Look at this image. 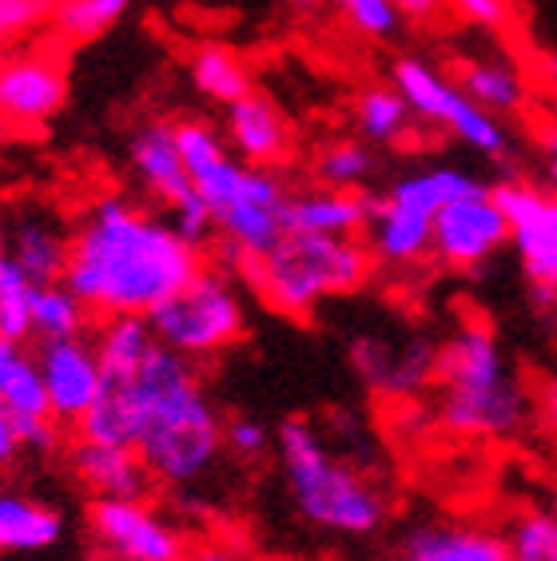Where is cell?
<instances>
[{"instance_id":"cell-1","label":"cell","mask_w":557,"mask_h":561,"mask_svg":"<svg viewBox=\"0 0 557 561\" xmlns=\"http://www.w3.org/2000/svg\"><path fill=\"white\" fill-rule=\"evenodd\" d=\"M76 438L132 446L156 486L192 490L224 458V419L200 367L168 346H151L136 375L104 378L92 411L76 422Z\"/></svg>"},{"instance_id":"cell-2","label":"cell","mask_w":557,"mask_h":561,"mask_svg":"<svg viewBox=\"0 0 557 561\" xmlns=\"http://www.w3.org/2000/svg\"><path fill=\"white\" fill-rule=\"evenodd\" d=\"M204 271V251L124 195H104L68 236L65 287L92 314H148Z\"/></svg>"},{"instance_id":"cell-3","label":"cell","mask_w":557,"mask_h":561,"mask_svg":"<svg viewBox=\"0 0 557 561\" xmlns=\"http://www.w3.org/2000/svg\"><path fill=\"white\" fill-rule=\"evenodd\" d=\"M175 148L192 175V187L207 204L215 231L224 236L227 251L239 263H255L287 239V204L291 192L275 172L247 168L231 156L227 140L207 119H180Z\"/></svg>"},{"instance_id":"cell-4","label":"cell","mask_w":557,"mask_h":561,"mask_svg":"<svg viewBox=\"0 0 557 561\" xmlns=\"http://www.w3.org/2000/svg\"><path fill=\"white\" fill-rule=\"evenodd\" d=\"M278 470L295 514L307 526L334 538H375L390 518V497L383 482L363 466L334 454L327 434L303 414L278 422L275 434Z\"/></svg>"},{"instance_id":"cell-5","label":"cell","mask_w":557,"mask_h":561,"mask_svg":"<svg viewBox=\"0 0 557 561\" xmlns=\"http://www.w3.org/2000/svg\"><path fill=\"white\" fill-rule=\"evenodd\" d=\"M439 426L458 438L505 443L534 422V394L482 319L458 323L439 355Z\"/></svg>"},{"instance_id":"cell-6","label":"cell","mask_w":557,"mask_h":561,"mask_svg":"<svg viewBox=\"0 0 557 561\" xmlns=\"http://www.w3.org/2000/svg\"><path fill=\"white\" fill-rule=\"evenodd\" d=\"M247 279L271 311L287 319H311L322 299L363 291L375 255L359 236H287L263 260L247 263Z\"/></svg>"},{"instance_id":"cell-7","label":"cell","mask_w":557,"mask_h":561,"mask_svg":"<svg viewBox=\"0 0 557 561\" xmlns=\"http://www.w3.org/2000/svg\"><path fill=\"white\" fill-rule=\"evenodd\" d=\"M144 319H148L156 343L192 358V363L224 355L247 335V311L239 291L227 275L207 267L187 287L168 295L160 307H151Z\"/></svg>"},{"instance_id":"cell-8","label":"cell","mask_w":557,"mask_h":561,"mask_svg":"<svg viewBox=\"0 0 557 561\" xmlns=\"http://www.w3.org/2000/svg\"><path fill=\"white\" fill-rule=\"evenodd\" d=\"M390 88L407 100L410 112L430 124H439L442 131H451L454 140L466 144L470 151L486 156V160H502L510 151V131L498 116L478 108L451 76H442L439 68H430L418 56H402L390 68Z\"/></svg>"},{"instance_id":"cell-9","label":"cell","mask_w":557,"mask_h":561,"mask_svg":"<svg viewBox=\"0 0 557 561\" xmlns=\"http://www.w3.org/2000/svg\"><path fill=\"white\" fill-rule=\"evenodd\" d=\"M510 248V224L502 207L493 204L490 187H478L470 195H458L430 219V255L442 267L478 275L486 263L498 260V251Z\"/></svg>"},{"instance_id":"cell-10","label":"cell","mask_w":557,"mask_h":561,"mask_svg":"<svg viewBox=\"0 0 557 561\" xmlns=\"http://www.w3.org/2000/svg\"><path fill=\"white\" fill-rule=\"evenodd\" d=\"M88 529L112 561H187L192 538L187 529L163 518L148 502H107L92 497Z\"/></svg>"},{"instance_id":"cell-11","label":"cell","mask_w":557,"mask_h":561,"mask_svg":"<svg viewBox=\"0 0 557 561\" xmlns=\"http://www.w3.org/2000/svg\"><path fill=\"white\" fill-rule=\"evenodd\" d=\"M490 195L510 224V248L522 263L525 283L557 291V195L537 192L522 180H505L490 187Z\"/></svg>"},{"instance_id":"cell-12","label":"cell","mask_w":557,"mask_h":561,"mask_svg":"<svg viewBox=\"0 0 557 561\" xmlns=\"http://www.w3.org/2000/svg\"><path fill=\"white\" fill-rule=\"evenodd\" d=\"M36 367H41L44 394H48V414L60 426H76L92 411L104 387V370H100L96 346L92 339H53V343L36 346Z\"/></svg>"},{"instance_id":"cell-13","label":"cell","mask_w":557,"mask_h":561,"mask_svg":"<svg viewBox=\"0 0 557 561\" xmlns=\"http://www.w3.org/2000/svg\"><path fill=\"white\" fill-rule=\"evenodd\" d=\"M395 561H510L505 534L466 518H422L402 529Z\"/></svg>"},{"instance_id":"cell-14","label":"cell","mask_w":557,"mask_h":561,"mask_svg":"<svg viewBox=\"0 0 557 561\" xmlns=\"http://www.w3.org/2000/svg\"><path fill=\"white\" fill-rule=\"evenodd\" d=\"M224 128H227V148L236 151L247 168H263L275 172L278 163L291 160L295 148V131H291L287 112L278 108L275 100L263 92H247L243 100L224 108Z\"/></svg>"},{"instance_id":"cell-15","label":"cell","mask_w":557,"mask_h":561,"mask_svg":"<svg viewBox=\"0 0 557 561\" xmlns=\"http://www.w3.org/2000/svg\"><path fill=\"white\" fill-rule=\"evenodd\" d=\"M68 100V76L53 56H21L0 68V116L16 124L53 119Z\"/></svg>"},{"instance_id":"cell-16","label":"cell","mask_w":557,"mask_h":561,"mask_svg":"<svg viewBox=\"0 0 557 561\" xmlns=\"http://www.w3.org/2000/svg\"><path fill=\"white\" fill-rule=\"evenodd\" d=\"M76 482L92 490V497L107 502H148L156 482H151L148 466L139 462L132 446H104V443H80L68 454Z\"/></svg>"},{"instance_id":"cell-17","label":"cell","mask_w":557,"mask_h":561,"mask_svg":"<svg viewBox=\"0 0 557 561\" xmlns=\"http://www.w3.org/2000/svg\"><path fill=\"white\" fill-rule=\"evenodd\" d=\"M128 163L144 192L156 195L163 207H175L183 195H192V175L183 168L180 148H175V124L168 119H148L128 136Z\"/></svg>"},{"instance_id":"cell-18","label":"cell","mask_w":557,"mask_h":561,"mask_svg":"<svg viewBox=\"0 0 557 561\" xmlns=\"http://www.w3.org/2000/svg\"><path fill=\"white\" fill-rule=\"evenodd\" d=\"M371 204L375 192H303L291 195L287 204V236H359L371 219Z\"/></svg>"},{"instance_id":"cell-19","label":"cell","mask_w":557,"mask_h":561,"mask_svg":"<svg viewBox=\"0 0 557 561\" xmlns=\"http://www.w3.org/2000/svg\"><path fill=\"white\" fill-rule=\"evenodd\" d=\"M65 541V514L24 490L0 486V553H44Z\"/></svg>"},{"instance_id":"cell-20","label":"cell","mask_w":557,"mask_h":561,"mask_svg":"<svg viewBox=\"0 0 557 561\" xmlns=\"http://www.w3.org/2000/svg\"><path fill=\"white\" fill-rule=\"evenodd\" d=\"M482 187V180L451 163H430V168H414V172L390 180V187L383 192V204L398 207V211H410V216L434 219L442 207L458 199V195H470Z\"/></svg>"},{"instance_id":"cell-21","label":"cell","mask_w":557,"mask_h":561,"mask_svg":"<svg viewBox=\"0 0 557 561\" xmlns=\"http://www.w3.org/2000/svg\"><path fill=\"white\" fill-rule=\"evenodd\" d=\"M363 231L366 251L383 267H414V263L430 260V219L383 204V195H375L371 219H366Z\"/></svg>"},{"instance_id":"cell-22","label":"cell","mask_w":557,"mask_h":561,"mask_svg":"<svg viewBox=\"0 0 557 561\" xmlns=\"http://www.w3.org/2000/svg\"><path fill=\"white\" fill-rule=\"evenodd\" d=\"M454 84L478 108H486L498 119L522 112L525 100H530V84H525V76L518 72V65L510 56H470V60H462Z\"/></svg>"},{"instance_id":"cell-23","label":"cell","mask_w":557,"mask_h":561,"mask_svg":"<svg viewBox=\"0 0 557 561\" xmlns=\"http://www.w3.org/2000/svg\"><path fill=\"white\" fill-rule=\"evenodd\" d=\"M9 255L33 287H48L65 279L68 236L48 216H21L9 227Z\"/></svg>"},{"instance_id":"cell-24","label":"cell","mask_w":557,"mask_h":561,"mask_svg":"<svg viewBox=\"0 0 557 561\" xmlns=\"http://www.w3.org/2000/svg\"><path fill=\"white\" fill-rule=\"evenodd\" d=\"M0 402L12 419H53L41 367H36V351L12 343V339H0Z\"/></svg>"},{"instance_id":"cell-25","label":"cell","mask_w":557,"mask_h":561,"mask_svg":"<svg viewBox=\"0 0 557 561\" xmlns=\"http://www.w3.org/2000/svg\"><path fill=\"white\" fill-rule=\"evenodd\" d=\"M96 358L104 378H128L139 370V363L148 358V351L156 346V335L144 314H107L100 323L96 339Z\"/></svg>"},{"instance_id":"cell-26","label":"cell","mask_w":557,"mask_h":561,"mask_svg":"<svg viewBox=\"0 0 557 561\" xmlns=\"http://www.w3.org/2000/svg\"><path fill=\"white\" fill-rule=\"evenodd\" d=\"M187 76H192L195 92H204L207 100L224 104V108L243 100L247 92H255L247 65L231 48H224V44H200L192 53V60H187Z\"/></svg>"},{"instance_id":"cell-27","label":"cell","mask_w":557,"mask_h":561,"mask_svg":"<svg viewBox=\"0 0 557 561\" xmlns=\"http://www.w3.org/2000/svg\"><path fill=\"white\" fill-rule=\"evenodd\" d=\"M410 119H414V112L390 84H371L354 96V124L363 131V140L375 144V148H390V144L407 140Z\"/></svg>"},{"instance_id":"cell-28","label":"cell","mask_w":557,"mask_h":561,"mask_svg":"<svg viewBox=\"0 0 557 561\" xmlns=\"http://www.w3.org/2000/svg\"><path fill=\"white\" fill-rule=\"evenodd\" d=\"M439 355L442 343L434 335H410L407 343H390V367H386L378 394H418L430 382H439Z\"/></svg>"},{"instance_id":"cell-29","label":"cell","mask_w":557,"mask_h":561,"mask_svg":"<svg viewBox=\"0 0 557 561\" xmlns=\"http://www.w3.org/2000/svg\"><path fill=\"white\" fill-rule=\"evenodd\" d=\"M375 175V151L366 140H331L315 151V180L331 192H366Z\"/></svg>"},{"instance_id":"cell-30","label":"cell","mask_w":557,"mask_h":561,"mask_svg":"<svg viewBox=\"0 0 557 561\" xmlns=\"http://www.w3.org/2000/svg\"><path fill=\"white\" fill-rule=\"evenodd\" d=\"M88 307L68 291L65 283H48L33 291V339L53 343V339H76L84 335Z\"/></svg>"},{"instance_id":"cell-31","label":"cell","mask_w":557,"mask_h":561,"mask_svg":"<svg viewBox=\"0 0 557 561\" xmlns=\"http://www.w3.org/2000/svg\"><path fill=\"white\" fill-rule=\"evenodd\" d=\"M502 534L510 561H557V522L546 506H522Z\"/></svg>"},{"instance_id":"cell-32","label":"cell","mask_w":557,"mask_h":561,"mask_svg":"<svg viewBox=\"0 0 557 561\" xmlns=\"http://www.w3.org/2000/svg\"><path fill=\"white\" fill-rule=\"evenodd\" d=\"M33 283L24 275L12 255H0V339L29 343L33 339Z\"/></svg>"},{"instance_id":"cell-33","label":"cell","mask_w":557,"mask_h":561,"mask_svg":"<svg viewBox=\"0 0 557 561\" xmlns=\"http://www.w3.org/2000/svg\"><path fill=\"white\" fill-rule=\"evenodd\" d=\"M132 0H56L53 24L68 41H92L104 36L112 24L128 16Z\"/></svg>"},{"instance_id":"cell-34","label":"cell","mask_w":557,"mask_h":561,"mask_svg":"<svg viewBox=\"0 0 557 561\" xmlns=\"http://www.w3.org/2000/svg\"><path fill=\"white\" fill-rule=\"evenodd\" d=\"M271 450H275V434L259 419H251V414H231V419H224V454H231L236 462L255 466V462H263Z\"/></svg>"},{"instance_id":"cell-35","label":"cell","mask_w":557,"mask_h":561,"mask_svg":"<svg viewBox=\"0 0 557 561\" xmlns=\"http://www.w3.org/2000/svg\"><path fill=\"white\" fill-rule=\"evenodd\" d=\"M343 12L354 24V33L371 36V41H390L402 28V12L390 0H346Z\"/></svg>"},{"instance_id":"cell-36","label":"cell","mask_w":557,"mask_h":561,"mask_svg":"<svg viewBox=\"0 0 557 561\" xmlns=\"http://www.w3.org/2000/svg\"><path fill=\"white\" fill-rule=\"evenodd\" d=\"M56 0H0V44L33 33L44 21H53Z\"/></svg>"},{"instance_id":"cell-37","label":"cell","mask_w":557,"mask_h":561,"mask_svg":"<svg viewBox=\"0 0 557 561\" xmlns=\"http://www.w3.org/2000/svg\"><path fill=\"white\" fill-rule=\"evenodd\" d=\"M172 227L187 239V243H195V248H204L207 239H212L215 219H212V211H207L204 199H200V192L183 195L180 204L172 207Z\"/></svg>"},{"instance_id":"cell-38","label":"cell","mask_w":557,"mask_h":561,"mask_svg":"<svg viewBox=\"0 0 557 561\" xmlns=\"http://www.w3.org/2000/svg\"><path fill=\"white\" fill-rule=\"evenodd\" d=\"M12 426H16V443H21L24 454L48 458V454H56L60 443H65V426L56 419H12Z\"/></svg>"},{"instance_id":"cell-39","label":"cell","mask_w":557,"mask_h":561,"mask_svg":"<svg viewBox=\"0 0 557 561\" xmlns=\"http://www.w3.org/2000/svg\"><path fill=\"white\" fill-rule=\"evenodd\" d=\"M187 561H263L243 538H204L195 541Z\"/></svg>"},{"instance_id":"cell-40","label":"cell","mask_w":557,"mask_h":561,"mask_svg":"<svg viewBox=\"0 0 557 561\" xmlns=\"http://www.w3.org/2000/svg\"><path fill=\"white\" fill-rule=\"evenodd\" d=\"M466 16V21L482 24V28H502L510 21V4L505 0H446Z\"/></svg>"},{"instance_id":"cell-41","label":"cell","mask_w":557,"mask_h":561,"mask_svg":"<svg viewBox=\"0 0 557 561\" xmlns=\"http://www.w3.org/2000/svg\"><path fill=\"white\" fill-rule=\"evenodd\" d=\"M534 411H537V422H542V431L557 443V370H549L546 382L537 387Z\"/></svg>"},{"instance_id":"cell-42","label":"cell","mask_w":557,"mask_h":561,"mask_svg":"<svg viewBox=\"0 0 557 561\" xmlns=\"http://www.w3.org/2000/svg\"><path fill=\"white\" fill-rule=\"evenodd\" d=\"M21 458V443H16V426H12V414L4 411L0 402V470H9L12 462Z\"/></svg>"},{"instance_id":"cell-43","label":"cell","mask_w":557,"mask_h":561,"mask_svg":"<svg viewBox=\"0 0 557 561\" xmlns=\"http://www.w3.org/2000/svg\"><path fill=\"white\" fill-rule=\"evenodd\" d=\"M390 4L402 12V21H434L446 0H390Z\"/></svg>"},{"instance_id":"cell-44","label":"cell","mask_w":557,"mask_h":561,"mask_svg":"<svg viewBox=\"0 0 557 561\" xmlns=\"http://www.w3.org/2000/svg\"><path fill=\"white\" fill-rule=\"evenodd\" d=\"M537 148H542V156H546V160H554V156H557V124H554V128L542 131V140H537Z\"/></svg>"},{"instance_id":"cell-45","label":"cell","mask_w":557,"mask_h":561,"mask_svg":"<svg viewBox=\"0 0 557 561\" xmlns=\"http://www.w3.org/2000/svg\"><path fill=\"white\" fill-rule=\"evenodd\" d=\"M546 84H549V92H554V100H557V56H546Z\"/></svg>"},{"instance_id":"cell-46","label":"cell","mask_w":557,"mask_h":561,"mask_svg":"<svg viewBox=\"0 0 557 561\" xmlns=\"http://www.w3.org/2000/svg\"><path fill=\"white\" fill-rule=\"evenodd\" d=\"M546 184H549V192L557 195V156L554 160H546Z\"/></svg>"},{"instance_id":"cell-47","label":"cell","mask_w":557,"mask_h":561,"mask_svg":"<svg viewBox=\"0 0 557 561\" xmlns=\"http://www.w3.org/2000/svg\"><path fill=\"white\" fill-rule=\"evenodd\" d=\"M287 4H291L295 12H315V9L322 4V0H287Z\"/></svg>"},{"instance_id":"cell-48","label":"cell","mask_w":557,"mask_h":561,"mask_svg":"<svg viewBox=\"0 0 557 561\" xmlns=\"http://www.w3.org/2000/svg\"><path fill=\"white\" fill-rule=\"evenodd\" d=\"M546 510H549V514H554V522H557V486L549 490V502H546Z\"/></svg>"},{"instance_id":"cell-49","label":"cell","mask_w":557,"mask_h":561,"mask_svg":"<svg viewBox=\"0 0 557 561\" xmlns=\"http://www.w3.org/2000/svg\"><path fill=\"white\" fill-rule=\"evenodd\" d=\"M9 251V231H4V224H0V255Z\"/></svg>"}]
</instances>
